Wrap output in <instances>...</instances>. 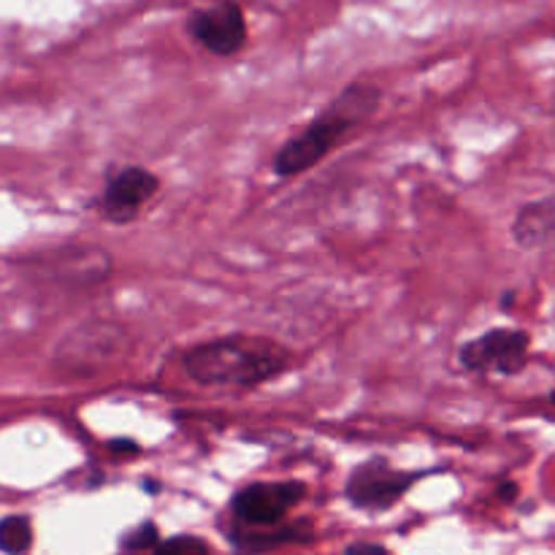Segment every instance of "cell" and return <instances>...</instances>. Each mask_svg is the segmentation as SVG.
<instances>
[{
  "instance_id": "8992f818",
  "label": "cell",
  "mask_w": 555,
  "mask_h": 555,
  "mask_svg": "<svg viewBox=\"0 0 555 555\" xmlns=\"http://www.w3.org/2000/svg\"><path fill=\"white\" fill-rule=\"evenodd\" d=\"M307 482L301 480L253 482L233 493L231 515L244 526L285 524L287 515L307 499Z\"/></svg>"
},
{
  "instance_id": "5b68a950",
  "label": "cell",
  "mask_w": 555,
  "mask_h": 555,
  "mask_svg": "<svg viewBox=\"0 0 555 555\" xmlns=\"http://www.w3.org/2000/svg\"><path fill=\"white\" fill-rule=\"evenodd\" d=\"M531 334L520 328H491L459 347V363L466 372L515 377L526 369Z\"/></svg>"
},
{
  "instance_id": "6da1fadb",
  "label": "cell",
  "mask_w": 555,
  "mask_h": 555,
  "mask_svg": "<svg viewBox=\"0 0 555 555\" xmlns=\"http://www.w3.org/2000/svg\"><path fill=\"white\" fill-rule=\"evenodd\" d=\"M291 366V350L263 336H222L182 356V369L193 383L222 388H258Z\"/></svg>"
},
{
  "instance_id": "5bb4252c",
  "label": "cell",
  "mask_w": 555,
  "mask_h": 555,
  "mask_svg": "<svg viewBox=\"0 0 555 555\" xmlns=\"http://www.w3.org/2000/svg\"><path fill=\"white\" fill-rule=\"evenodd\" d=\"M496 496H499V502H504V504H513L515 499L520 496V488H518V482H513V480H504V482H499V486H496Z\"/></svg>"
},
{
  "instance_id": "8fae6325",
  "label": "cell",
  "mask_w": 555,
  "mask_h": 555,
  "mask_svg": "<svg viewBox=\"0 0 555 555\" xmlns=\"http://www.w3.org/2000/svg\"><path fill=\"white\" fill-rule=\"evenodd\" d=\"M33 540V520L27 515H5L0 520V551L5 555H25L30 553Z\"/></svg>"
},
{
  "instance_id": "9c48e42d",
  "label": "cell",
  "mask_w": 555,
  "mask_h": 555,
  "mask_svg": "<svg viewBox=\"0 0 555 555\" xmlns=\"http://www.w3.org/2000/svg\"><path fill=\"white\" fill-rule=\"evenodd\" d=\"M231 545L244 553H266L287 545H309L314 542V529L309 520H296V524H276V526H244L228 534Z\"/></svg>"
},
{
  "instance_id": "ba28073f",
  "label": "cell",
  "mask_w": 555,
  "mask_h": 555,
  "mask_svg": "<svg viewBox=\"0 0 555 555\" xmlns=\"http://www.w3.org/2000/svg\"><path fill=\"white\" fill-rule=\"evenodd\" d=\"M188 33L206 52L217 57H233L247 43V20L236 0H220L209 9L190 11Z\"/></svg>"
},
{
  "instance_id": "7c38bea8",
  "label": "cell",
  "mask_w": 555,
  "mask_h": 555,
  "mask_svg": "<svg viewBox=\"0 0 555 555\" xmlns=\"http://www.w3.org/2000/svg\"><path fill=\"white\" fill-rule=\"evenodd\" d=\"M160 529H157V524H152V520H144V524H139L135 529L125 531L122 537H119V551L125 553H144V551H157L160 547Z\"/></svg>"
},
{
  "instance_id": "3957f363",
  "label": "cell",
  "mask_w": 555,
  "mask_h": 555,
  "mask_svg": "<svg viewBox=\"0 0 555 555\" xmlns=\"http://www.w3.org/2000/svg\"><path fill=\"white\" fill-rule=\"evenodd\" d=\"M428 475H434V469L401 472L388 459L374 455L350 472L345 482V496L361 513L383 515L390 513L412 491V486Z\"/></svg>"
},
{
  "instance_id": "52a82bcc",
  "label": "cell",
  "mask_w": 555,
  "mask_h": 555,
  "mask_svg": "<svg viewBox=\"0 0 555 555\" xmlns=\"http://www.w3.org/2000/svg\"><path fill=\"white\" fill-rule=\"evenodd\" d=\"M157 193H160L157 173L146 171L144 166H125L106 177L101 198L95 201L98 215L112 225H128Z\"/></svg>"
},
{
  "instance_id": "4fadbf2b",
  "label": "cell",
  "mask_w": 555,
  "mask_h": 555,
  "mask_svg": "<svg viewBox=\"0 0 555 555\" xmlns=\"http://www.w3.org/2000/svg\"><path fill=\"white\" fill-rule=\"evenodd\" d=\"M157 551H163V553H209V545H206L204 540H198V537L182 534V537H173V540H163Z\"/></svg>"
},
{
  "instance_id": "e0dca14e",
  "label": "cell",
  "mask_w": 555,
  "mask_h": 555,
  "mask_svg": "<svg viewBox=\"0 0 555 555\" xmlns=\"http://www.w3.org/2000/svg\"><path fill=\"white\" fill-rule=\"evenodd\" d=\"M509 304H513V293H507V296H504L502 307H504V309H507V307H509Z\"/></svg>"
},
{
  "instance_id": "2e32d148",
  "label": "cell",
  "mask_w": 555,
  "mask_h": 555,
  "mask_svg": "<svg viewBox=\"0 0 555 555\" xmlns=\"http://www.w3.org/2000/svg\"><path fill=\"white\" fill-rule=\"evenodd\" d=\"M347 553H385V547L374 542H356V545H347Z\"/></svg>"
},
{
  "instance_id": "7a4b0ae2",
  "label": "cell",
  "mask_w": 555,
  "mask_h": 555,
  "mask_svg": "<svg viewBox=\"0 0 555 555\" xmlns=\"http://www.w3.org/2000/svg\"><path fill=\"white\" fill-rule=\"evenodd\" d=\"M383 106V90L366 81L347 85L304 133L293 135L274 157V173L282 179L298 177L318 166L325 155L339 146V141L374 117Z\"/></svg>"
},
{
  "instance_id": "277c9868",
  "label": "cell",
  "mask_w": 555,
  "mask_h": 555,
  "mask_svg": "<svg viewBox=\"0 0 555 555\" xmlns=\"http://www.w3.org/2000/svg\"><path fill=\"white\" fill-rule=\"evenodd\" d=\"M125 347V334L119 325L106 323V320H90V323L76 325L70 334L54 350V366L63 377L81 379L95 377L119 356Z\"/></svg>"
},
{
  "instance_id": "30bf717a",
  "label": "cell",
  "mask_w": 555,
  "mask_h": 555,
  "mask_svg": "<svg viewBox=\"0 0 555 555\" xmlns=\"http://www.w3.org/2000/svg\"><path fill=\"white\" fill-rule=\"evenodd\" d=\"M513 238L524 249L555 247V198L531 201L520 206L513 220Z\"/></svg>"
},
{
  "instance_id": "9a60e30c",
  "label": "cell",
  "mask_w": 555,
  "mask_h": 555,
  "mask_svg": "<svg viewBox=\"0 0 555 555\" xmlns=\"http://www.w3.org/2000/svg\"><path fill=\"white\" fill-rule=\"evenodd\" d=\"M108 453H117V455L139 453V444H135L133 439H112V442H108Z\"/></svg>"
}]
</instances>
